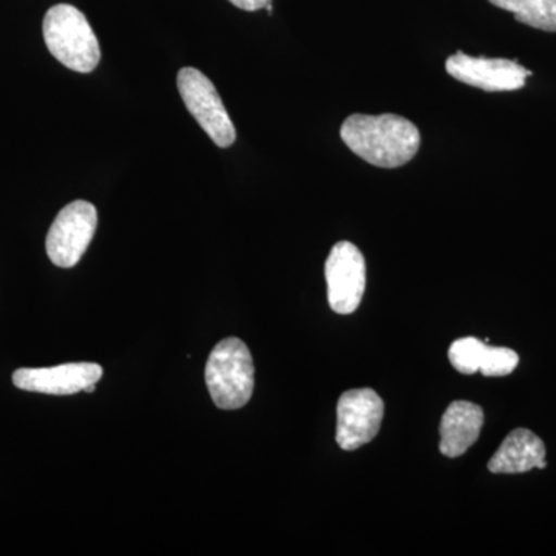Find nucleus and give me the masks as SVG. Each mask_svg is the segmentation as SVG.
<instances>
[{
    "mask_svg": "<svg viewBox=\"0 0 556 556\" xmlns=\"http://www.w3.org/2000/svg\"><path fill=\"white\" fill-rule=\"evenodd\" d=\"M340 138L358 159L383 169L404 166L420 148L419 129L394 113H354L340 127Z\"/></svg>",
    "mask_w": 556,
    "mask_h": 556,
    "instance_id": "nucleus-1",
    "label": "nucleus"
},
{
    "mask_svg": "<svg viewBox=\"0 0 556 556\" xmlns=\"http://www.w3.org/2000/svg\"><path fill=\"white\" fill-rule=\"evenodd\" d=\"M43 40L50 53L64 67L90 73L101 61V47L83 11L58 3L47 11L42 24Z\"/></svg>",
    "mask_w": 556,
    "mask_h": 556,
    "instance_id": "nucleus-2",
    "label": "nucleus"
},
{
    "mask_svg": "<svg viewBox=\"0 0 556 556\" xmlns=\"http://www.w3.org/2000/svg\"><path fill=\"white\" fill-rule=\"evenodd\" d=\"M206 386L218 408L239 409L251 401L255 367L243 340L228 338L212 350L206 365Z\"/></svg>",
    "mask_w": 556,
    "mask_h": 556,
    "instance_id": "nucleus-3",
    "label": "nucleus"
},
{
    "mask_svg": "<svg viewBox=\"0 0 556 556\" xmlns=\"http://www.w3.org/2000/svg\"><path fill=\"white\" fill-rule=\"evenodd\" d=\"M177 86L181 100L201 129L222 149L236 142L237 131L214 83L193 67L179 70Z\"/></svg>",
    "mask_w": 556,
    "mask_h": 556,
    "instance_id": "nucleus-4",
    "label": "nucleus"
},
{
    "mask_svg": "<svg viewBox=\"0 0 556 556\" xmlns=\"http://www.w3.org/2000/svg\"><path fill=\"white\" fill-rule=\"evenodd\" d=\"M98 228V211L89 201L67 204L47 233V255L60 268H73L86 254Z\"/></svg>",
    "mask_w": 556,
    "mask_h": 556,
    "instance_id": "nucleus-5",
    "label": "nucleus"
},
{
    "mask_svg": "<svg viewBox=\"0 0 556 556\" xmlns=\"http://www.w3.org/2000/svg\"><path fill=\"white\" fill-rule=\"evenodd\" d=\"M328 302L338 314L354 313L361 305L367 287V263L350 241H339L325 263Z\"/></svg>",
    "mask_w": 556,
    "mask_h": 556,
    "instance_id": "nucleus-6",
    "label": "nucleus"
},
{
    "mask_svg": "<svg viewBox=\"0 0 556 556\" xmlns=\"http://www.w3.org/2000/svg\"><path fill=\"white\" fill-rule=\"evenodd\" d=\"M386 404L371 388H357L342 394L338 404L339 447L353 452L378 437Z\"/></svg>",
    "mask_w": 556,
    "mask_h": 556,
    "instance_id": "nucleus-7",
    "label": "nucleus"
},
{
    "mask_svg": "<svg viewBox=\"0 0 556 556\" xmlns=\"http://www.w3.org/2000/svg\"><path fill=\"white\" fill-rule=\"evenodd\" d=\"M445 70L452 78L484 91H515L532 75L517 61L471 58L463 51L450 56Z\"/></svg>",
    "mask_w": 556,
    "mask_h": 556,
    "instance_id": "nucleus-8",
    "label": "nucleus"
},
{
    "mask_svg": "<svg viewBox=\"0 0 556 556\" xmlns=\"http://www.w3.org/2000/svg\"><path fill=\"white\" fill-rule=\"evenodd\" d=\"M102 367L90 362L64 364L51 368H21L13 375L14 387L31 393L70 396L100 382Z\"/></svg>",
    "mask_w": 556,
    "mask_h": 556,
    "instance_id": "nucleus-9",
    "label": "nucleus"
},
{
    "mask_svg": "<svg viewBox=\"0 0 556 556\" xmlns=\"http://www.w3.org/2000/svg\"><path fill=\"white\" fill-rule=\"evenodd\" d=\"M484 412L473 402L455 401L445 409L441 420V450L447 457L463 456L481 434Z\"/></svg>",
    "mask_w": 556,
    "mask_h": 556,
    "instance_id": "nucleus-10",
    "label": "nucleus"
},
{
    "mask_svg": "<svg viewBox=\"0 0 556 556\" xmlns=\"http://www.w3.org/2000/svg\"><path fill=\"white\" fill-rule=\"evenodd\" d=\"M546 445L533 431L517 428L504 439L489 460L492 473H526L533 468H546Z\"/></svg>",
    "mask_w": 556,
    "mask_h": 556,
    "instance_id": "nucleus-11",
    "label": "nucleus"
},
{
    "mask_svg": "<svg viewBox=\"0 0 556 556\" xmlns=\"http://www.w3.org/2000/svg\"><path fill=\"white\" fill-rule=\"evenodd\" d=\"M529 27L556 33V0H489Z\"/></svg>",
    "mask_w": 556,
    "mask_h": 556,
    "instance_id": "nucleus-12",
    "label": "nucleus"
},
{
    "mask_svg": "<svg viewBox=\"0 0 556 556\" xmlns=\"http://www.w3.org/2000/svg\"><path fill=\"white\" fill-rule=\"evenodd\" d=\"M486 343L475 338H464L452 343L448 358L460 375H477L484 362Z\"/></svg>",
    "mask_w": 556,
    "mask_h": 556,
    "instance_id": "nucleus-13",
    "label": "nucleus"
},
{
    "mask_svg": "<svg viewBox=\"0 0 556 556\" xmlns=\"http://www.w3.org/2000/svg\"><path fill=\"white\" fill-rule=\"evenodd\" d=\"M519 356L510 348L486 346L484 362L479 372L486 378H503L511 375L518 367Z\"/></svg>",
    "mask_w": 556,
    "mask_h": 556,
    "instance_id": "nucleus-14",
    "label": "nucleus"
},
{
    "mask_svg": "<svg viewBox=\"0 0 556 556\" xmlns=\"http://www.w3.org/2000/svg\"><path fill=\"white\" fill-rule=\"evenodd\" d=\"M229 2L240 10L258 11L262 9H266V7L269 5L270 0H229Z\"/></svg>",
    "mask_w": 556,
    "mask_h": 556,
    "instance_id": "nucleus-15",
    "label": "nucleus"
}]
</instances>
